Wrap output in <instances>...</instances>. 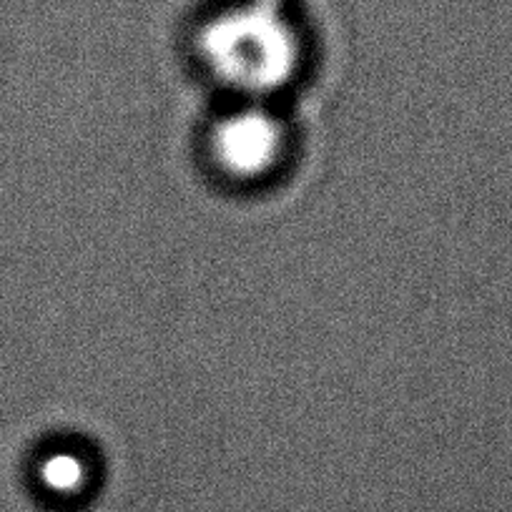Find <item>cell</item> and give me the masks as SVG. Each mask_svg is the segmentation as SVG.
Wrapping results in <instances>:
<instances>
[{"mask_svg": "<svg viewBox=\"0 0 512 512\" xmlns=\"http://www.w3.org/2000/svg\"><path fill=\"white\" fill-rule=\"evenodd\" d=\"M282 149V131L262 111L236 113L216 128L214 151L236 176H256L274 164Z\"/></svg>", "mask_w": 512, "mask_h": 512, "instance_id": "2", "label": "cell"}, {"mask_svg": "<svg viewBox=\"0 0 512 512\" xmlns=\"http://www.w3.org/2000/svg\"><path fill=\"white\" fill-rule=\"evenodd\" d=\"M201 48L226 81L274 86L294 71L297 33L284 13V0H241L206 23Z\"/></svg>", "mask_w": 512, "mask_h": 512, "instance_id": "1", "label": "cell"}, {"mask_svg": "<svg viewBox=\"0 0 512 512\" xmlns=\"http://www.w3.org/2000/svg\"><path fill=\"white\" fill-rule=\"evenodd\" d=\"M86 462L73 452H56L41 467V485L56 497H76L86 487Z\"/></svg>", "mask_w": 512, "mask_h": 512, "instance_id": "3", "label": "cell"}]
</instances>
